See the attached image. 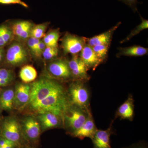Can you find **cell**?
<instances>
[{"label":"cell","instance_id":"obj_6","mask_svg":"<svg viewBox=\"0 0 148 148\" xmlns=\"http://www.w3.org/2000/svg\"><path fill=\"white\" fill-rule=\"evenodd\" d=\"M21 131L23 138L26 142L36 144L39 139L41 126L36 119L33 117H28L23 121Z\"/></svg>","mask_w":148,"mask_h":148},{"label":"cell","instance_id":"obj_18","mask_svg":"<svg viewBox=\"0 0 148 148\" xmlns=\"http://www.w3.org/2000/svg\"><path fill=\"white\" fill-rule=\"evenodd\" d=\"M14 38L10 25L7 23L0 24V47L9 45Z\"/></svg>","mask_w":148,"mask_h":148},{"label":"cell","instance_id":"obj_34","mask_svg":"<svg viewBox=\"0 0 148 148\" xmlns=\"http://www.w3.org/2000/svg\"><path fill=\"white\" fill-rule=\"evenodd\" d=\"M20 147L16 143L11 142L3 147H0V148H18Z\"/></svg>","mask_w":148,"mask_h":148},{"label":"cell","instance_id":"obj_35","mask_svg":"<svg viewBox=\"0 0 148 148\" xmlns=\"http://www.w3.org/2000/svg\"><path fill=\"white\" fill-rule=\"evenodd\" d=\"M11 142H12L11 141L7 140L5 138L1 137V138H0V147H4Z\"/></svg>","mask_w":148,"mask_h":148},{"label":"cell","instance_id":"obj_29","mask_svg":"<svg viewBox=\"0 0 148 148\" xmlns=\"http://www.w3.org/2000/svg\"><path fill=\"white\" fill-rule=\"evenodd\" d=\"M46 46L45 45V44L43 42L42 40H40L35 51L34 57L36 58L41 57L42 56L43 52L45 49Z\"/></svg>","mask_w":148,"mask_h":148},{"label":"cell","instance_id":"obj_21","mask_svg":"<svg viewBox=\"0 0 148 148\" xmlns=\"http://www.w3.org/2000/svg\"><path fill=\"white\" fill-rule=\"evenodd\" d=\"M14 91L12 89H8L3 92L0 97V105L3 110H12L14 104Z\"/></svg>","mask_w":148,"mask_h":148},{"label":"cell","instance_id":"obj_36","mask_svg":"<svg viewBox=\"0 0 148 148\" xmlns=\"http://www.w3.org/2000/svg\"><path fill=\"white\" fill-rule=\"evenodd\" d=\"M21 148H35L34 147H32V146H31L30 145H24L22 146V147H21Z\"/></svg>","mask_w":148,"mask_h":148},{"label":"cell","instance_id":"obj_8","mask_svg":"<svg viewBox=\"0 0 148 148\" xmlns=\"http://www.w3.org/2000/svg\"><path fill=\"white\" fill-rule=\"evenodd\" d=\"M68 64L72 76L77 80L84 82L90 79V77L87 73L88 69L79 57L74 56Z\"/></svg>","mask_w":148,"mask_h":148},{"label":"cell","instance_id":"obj_31","mask_svg":"<svg viewBox=\"0 0 148 148\" xmlns=\"http://www.w3.org/2000/svg\"><path fill=\"white\" fill-rule=\"evenodd\" d=\"M124 148H148L147 145L145 142H139V143L133 144L129 147Z\"/></svg>","mask_w":148,"mask_h":148},{"label":"cell","instance_id":"obj_30","mask_svg":"<svg viewBox=\"0 0 148 148\" xmlns=\"http://www.w3.org/2000/svg\"><path fill=\"white\" fill-rule=\"evenodd\" d=\"M0 4L2 5H20L25 8H28L29 5L21 0H0Z\"/></svg>","mask_w":148,"mask_h":148},{"label":"cell","instance_id":"obj_22","mask_svg":"<svg viewBox=\"0 0 148 148\" xmlns=\"http://www.w3.org/2000/svg\"><path fill=\"white\" fill-rule=\"evenodd\" d=\"M60 36L58 29L51 30L46 34L42 40L46 46L57 47Z\"/></svg>","mask_w":148,"mask_h":148},{"label":"cell","instance_id":"obj_14","mask_svg":"<svg viewBox=\"0 0 148 148\" xmlns=\"http://www.w3.org/2000/svg\"><path fill=\"white\" fill-rule=\"evenodd\" d=\"M79 57L88 69H92L93 71L102 62L95 54L92 47L88 44L84 45Z\"/></svg>","mask_w":148,"mask_h":148},{"label":"cell","instance_id":"obj_5","mask_svg":"<svg viewBox=\"0 0 148 148\" xmlns=\"http://www.w3.org/2000/svg\"><path fill=\"white\" fill-rule=\"evenodd\" d=\"M2 137L16 143L20 147L23 146V138L20 125L14 118H10L3 122Z\"/></svg>","mask_w":148,"mask_h":148},{"label":"cell","instance_id":"obj_26","mask_svg":"<svg viewBox=\"0 0 148 148\" xmlns=\"http://www.w3.org/2000/svg\"><path fill=\"white\" fill-rule=\"evenodd\" d=\"M109 45H101L92 47L95 54L102 62L107 56Z\"/></svg>","mask_w":148,"mask_h":148},{"label":"cell","instance_id":"obj_24","mask_svg":"<svg viewBox=\"0 0 148 148\" xmlns=\"http://www.w3.org/2000/svg\"><path fill=\"white\" fill-rule=\"evenodd\" d=\"M13 79V76L10 70L0 69V86H6Z\"/></svg>","mask_w":148,"mask_h":148},{"label":"cell","instance_id":"obj_7","mask_svg":"<svg viewBox=\"0 0 148 148\" xmlns=\"http://www.w3.org/2000/svg\"><path fill=\"white\" fill-rule=\"evenodd\" d=\"M85 45L84 39L67 33L62 40V46L64 53L76 55L81 52Z\"/></svg>","mask_w":148,"mask_h":148},{"label":"cell","instance_id":"obj_25","mask_svg":"<svg viewBox=\"0 0 148 148\" xmlns=\"http://www.w3.org/2000/svg\"><path fill=\"white\" fill-rule=\"evenodd\" d=\"M141 20L142 22L140 24L138 25L134 30H132L131 33L129 34V35L125 39L123 40L121 43H123L129 40L131 38L136 35H138L140 32H142L143 30L145 29H147L148 28V21L147 19H144L141 16Z\"/></svg>","mask_w":148,"mask_h":148},{"label":"cell","instance_id":"obj_27","mask_svg":"<svg viewBox=\"0 0 148 148\" xmlns=\"http://www.w3.org/2000/svg\"><path fill=\"white\" fill-rule=\"evenodd\" d=\"M58 52L57 47L46 46L42 56L45 60H50L58 56Z\"/></svg>","mask_w":148,"mask_h":148},{"label":"cell","instance_id":"obj_3","mask_svg":"<svg viewBox=\"0 0 148 148\" xmlns=\"http://www.w3.org/2000/svg\"><path fill=\"white\" fill-rule=\"evenodd\" d=\"M30 51L23 42L18 40L12 42L5 50V61L7 64L12 66H18L29 61Z\"/></svg>","mask_w":148,"mask_h":148},{"label":"cell","instance_id":"obj_15","mask_svg":"<svg viewBox=\"0 0 148 148\" xmlns=\"http://www.w3.org/2000/svg\"><path fill=\"white\" fill-rule=\"evenodd\" d=\"M134 100L132 95H129L127 100L119 106L116 113V118L132 121L134 116Z\"/></svg>","mask_w":148,"mask_h":148},{"label":"cell","instance_id":"obj_19","mask_svg":"<svg viewBox=\"0 0 148 148\" xmlns=\"http://www.w3.org/2000/svg\"><path fill=\"white\" fill-rule=\"evenodd\" d=\"M118 55L129 56H141L147 54V48L140 46H133L130 47L120 48Z\"/></svg>","mask_w":148,"mask_h":148},{"label":"cell","instance_id":"obj_10","mask_svg":"<svg viewBox=\"0 0 148 148\" xmlns=\"http://www.w3.org/2000/svg\"><path fill=\"white\" fill-rule=\"evenodd\" d=\"M31 85L20 83L16 85L14 91V104L18 109H24L29 102Z\"/></svg>","mask_w":148,"mask_h":148},{"label":"cell","instance_id":"obj_17","mask_svg":"<svg viewBox=\"0 0 148 148\" xmlns=\"http://www.w3.org/2000/svg\"><path fill=\"white\" fill-rule=\"evenodd\" d=\"M120 24L121 22H119L108 31L90 38L88 40V44L91 47L101 45H110L112 36L114 32L115 31L116 29H117Z\"/></svg>","mask_w":148,"mask_h":148},{"label":"cell","instance_id":"obj_11","mask_svg":"<svg viewBox=\"0 0 148 148\" xmlns=\"http://www.w3.org/2000/svg\"><path fill=\"white\" fill-rule=\"evenodd\" d=\"M97 129L90 111L88 114L87 119L82 126L71 135L74 138H78L81 140L86 138L91 139Z\"/></svg>","mask_w":148,"mask_h":148},{"label":"cell","instance_id":"obj_2","mask_svg":"<svg viewBox=\"0 0 148 148\" xmlns=\"http://www.w3.org/2000/svg\"><path fill=\"white\" fill-rule=\"evenodd\" d=\"M67 94L71 105L90 110V93L84 82L76 80L71 84Z\"/></svg>","mask_w":148,"mask_h":148},{"label":"cell","instance_id":"obj_33","mask_svg":"<svg viewBox=\"0 0 148 148\" xmlns=\"http://www.w3.org/2000/svg\"><path fill=\"white\" fill-rule=\"evenodd\" d=\"M5 50L4 48L0 47V64L5 60Z\"/></svg>","mask_w":148,"mask_h":148},{"label":"cell","instance_id":"obj_23","mask_svg":"<svg viewBox=\"0 0 148 148\" xmlns=\"http://www.w3.org/2000/svg\"><path fill=\"white\" fill-rule=\"evenodd\" d=\"M49 24L48 22H45L37 25L34 24L30 32V37L40 40L43 38L46 34Z\"/></svg>","mask_w":148,"mask_h":148},{"label":"cell","instance_id":"obj_20","mask_svg":"<svg viewBox=\"0 0 148 148\" xmlns=\"http://www.w3.org/2000/svg\"><path fill=\"white\" fill-rule=\"evenodd\" d=\"M37 72L33 66L27 65L23 66L19 72V77L24 83L33 82L36 79Z\"/></svg>","mask_w":148,"mask_h":148},{"label":"cell","instance_id":"obj_28","mask_svg":"<svg viewBox=\"0 0 148 148\" xmlns=\"http://www.w3.org/2000/svg\"><path fill=\"white\" fill-rule=\"evenodd\" d=\"M40 40L35 38L33 37H30L27 40V47L30 51V53L34 56L36 49Z\"/></svg>","mask_w":148,"mask_h":148},{"label":"cell","instance_id":"obj_16","mask_svg":"<svg viewBox=\"0 0 148 148\" xmlns=\"http://www.w3.org/2000/svg\"><path fill=\"white\" fill-rule=\"evenodd\" d=\"M38 118L43 130L58 127L63 121L61 117L50 112L38 114Z\"/></svg>","mask_w":148,"mask_h":148},{"label":"cell","instance_id":"obj_1","mask_svg":"<svg viewBox=\"0 0 148 148\" xmlns=\"http://www.w3.org/2000/svg\"><path fill=\"white\" fill-rule=\"evenodd\" d=\"M64 89L63 85L56 80L41 78L31 84L30 99L26 106L30 110L49 95Z\"/></svg>","mask_w":148,"mask_h":148},{"label":"cell","instance_id":"obj_12","mask_svg":"<svg viewBox=\"0 0 148 148\" xmlns=\"http://www.w3.org/2000/svg\"><path fill=\"white\" fill-rule=\"evenodd\" d=\"M48 70L53 76L64 79H68L72 77L68 62L58 59L52 61L48 66Z\"/></svg>","mask_w":148,"mask_h":148},{"label":"cell","instance_id":"obj_9","mask_svg":"<svg viewBox=\"0 0 148 148\" xmlns=\"http://www.w3.org/2000/svg\"><path fill=\"white\" fill-rule=\"evenodd\" d=\"M34 24L28 20L16 21L10 25L14 38L16 40L24 42L30 37V32Z\"/></svg>","mask_w":148,"mask_h":148},{"label":"cell","instance_id":"obj_4","mask_svg":"<svg viewBox=\"0 0 148 148\" xmlns=\"http://www.w3.org/2000/svg\"><path fill=\"white\" fill-rule=\"evenodd\" d=\"M90 111L91 110L86 111L71 105L64 114L63 119V122L66 123V127L71 135L82 126Z\"/></svg>","mask_w":148,"mask_h":148},{"label":"cell","instance_id":"obj_32","mask_svg":"<svg viewBox=\"0 0 148 148\" xmlns=\"http://www.w3.org/2000/svg\"><path fill=\"white\" fill-rule=\"evenodd\" d=\"M123 2L128 5L132 8L134 9L135 5L138 3V0H121Z\"/></svg>","mask_w":148,"mask_h":148},{"label":"cell","instance_id":"obj_37","mask_svg":"<svg viewBox=\"0 0 148 148\" xmlns=\"http://www.w3.org/2000/svg\"><path fill=\"white\" fill-rule=\"evenodd\" d=\"M1 105H0V108H1Z\"/></svg>","mask_w":148,"mask_h":148},{"label":"cell","instance_id":"obj_13","mask_svg":"<svg viewBox=\"0 0 148 148\" xmlns=\"http://www.w3.org/2000/svg\"><path fill=\"white\" fill-rule=\"evenodd\" d=\"M113 134L112 126L106 130L97 129L92 139L93 148H112L110 137Z\"/></svg>","mask_w":148,"mask_h":148}]
</instances>
